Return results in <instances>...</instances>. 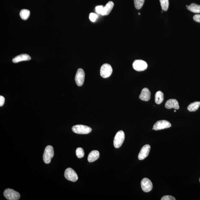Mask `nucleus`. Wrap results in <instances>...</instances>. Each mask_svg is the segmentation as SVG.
<instances>
[{
  "label": "nucleus",
  "instance_id": "obj_1",
  "mask_svg": "<svg viewBox=\"0 0 200 200\" xmlns=\"http://www.w3.org/2000/svg\"><path fill=\"white\" fill-rule=\"evenodd\" d=\"M54 155L53 147L50 145H48L45 148L43 154V160L45 163L46 164L50 163Z\"/></svg>",
  "mask_w": 200,
  "mask_h": 200
},
{
  "label": "nucleus",
  "instance_id": "obj_2",
  "mask_svg": "<svg viewBox=\"0 0 200 200\" xmlns=\"http://www.w3.org/2000/svg\"><path fill=\"white\" fill-rule=\"evenodd\" d=\"M72 130L74 133L79 134H87L91 133L92 129L89 126L78 124V125L73 126Z\"/></svg>",
  "mask_w": 200,
  "mask_h": 200
},
{
  "label": "nucleus",
  "instance_id": "obj_3",
  "mask_svg": "<svg viewBox=\"0 0 200 200\" xmlns=\"http://www.w3.org/2000/svg\"><path fill=\"white\" fill-rule=\"evenodd\" d=\"M4 196L7 200H18L20 199V194L18 192L11 189H7L4 191Z\"/></svg>",
  "mask_w": 200,
  "mask_h": 200
},
{
  "label": "nucleus",
  "instance_id": "obj_4",
  "mask_svg": "<svg viewBox=\"0 0 200 200\" xmlns=\"http://www.w3.org/2000/svg\"><path fill=\"white\" fill-rule=\"evenodd\" d=\"M112 67L109 64L105 63L102 65L100 70V74L103 78H107L110 77L112 73Z\"/></svg>",
  "mask_w": 200,
  "mask_h": 200
},
{
  "label": "nucleus",
  "instance_id": "obj_5",
  "mask_svg": "<svg viewBox=\"0 0 200 200\" xmlns=\"http://www.w3.org/2000/svg\"><path fill=\"white\" fill-rule=\"evenodd\" d=\"M124 133L122 131H120L116 133L114 141V146L116 148H119L122 146L124 141Z\"/></svg>",
  "mask_w": 200,
  "mask_h": 200
},
{
  "label": "nucleus",
  "instance_id": "obj_6",
  "mask_svg": "<svg viewBox=\"0 0 200 200\" xmlns=\"http://www.w3.org/2000/svg\"><path fill=\"white\" fill-rule=\"evenodd\" d=\"M65 176L67 180L72 182H76L78 180V176L75 171L71 168H68L66 169Z\"/></svg>",
  "mask_w": 200,
  "mask_h": 200
},
{
  "label": "nucleus",
  "instance_id": "obj_7",
  "mask_svg": "<svg viewBox=\"0 0 200 200\" xmlns=\"http://www.w3.org/2000/svg\"><path fill=\"white\" fill-rule=\"evenodd\" d=\"M133 66V69L139 72L144 71L148 67L146 62L141 60H135Z\"/></svg>",
  "mask_w": 200,
  "mask_h": 200
},
{
  "label": "nucleus",
  "instance_id": "obj_8",
  "mask_svg": "<svg viewBox=\"0 0 200 200\" xmlns=\"http://www.w3.org/2000/svg\"><path fill=\"white\" fill-rule=\"evenodd\" d=\"M171 124L169 122L166 120L158 121L154 124V129L155 131L170 128Z\"/></svg>",
  "mask_w": 200,
  "mask_h": 200
},
{
  "label": "nucleus",
  "instance_id": "obj_9",
  "mask_svg": "<svg viewBox=\"0 0 200 200\" xmlns=\"http://www.w3.org/2000/svg\"><path fill=\"white\" fill-rule=\"evenodd\" d=\"M85 78V73L84 70L80 68L77 71L75 76V80L79 86H81L84 84Z\"/></svg>",
  "mask_w": 200,
  "mask_h": 200
},
{
  "label": "nucleus",
  "instance_id": "obj_10",
  "mask_svg": "<svg viewBox=\"0 0 200 200\" xmlns=\"http://www.w3.org/2000/svg\"><path fill=\"white\" fill-rule=\"evenodd\" d=\"M141 186L143 191L145 192H150L153 188L152 183L149 179L144 178L141 182Z\"/></svg>",
  "mask_w": 200,
  "mask_h": 200
},
{
  "label": "nucleus",
  "instance_id": "obj_11",
  "mask_svg": "<svg viewBox=\"0 0 200 200\" xmlns=\"http://www.w3.org/2000/svg\"><path fill=\"white\" fill-rule=\"evenodd\" d=\"M150 150V145H144L141 149L140 152L138 156L139 160H142L146 158L149 155Z\"/></svg>",
  "mask_w": 200,
  "mask_h": 200
},
{
  "label": "nucleus",
  "instance_id": "obj_12",
  "mask_svg": "<svg viewBox=\"0 0 200 200\" xmlns=\"http://www.w3.org/2000/svg\"><path fill=\"white\" fill-rule=\"evenodd\" d=\"M165 107L167 109L174 108L175 109H178L180 108L178 102L175 99L167 100L165 103Z\"/></svg>",
  "mask_w": 200,
  "mask_h": 200
},
{
  "label": "nucleus",
  "instance_id": "obj_13",
  "mask_svg": "<svg viewBox=\"0 0 200 200\" xmlns=\"http://www.w3.org/2000/svg\"><path fill=\"white\" fill-rule=\"evenodd\" d=\"M151 93L150 90L147 88H143L139 96V99L143 101H148L150 98Z\"/></svg>",
  "mask_w": 200,
  "mask_h": 200
},
{
  "label": "nucleus",
  "instance_id": "obj_14",
  "mask_svg": "<svg viewBox=\"0 0 200 200\" xmlns=\"http://www.w3.org/2000/svg\"><path fill=\"white\" fill-rule=\"evenodd\" d=\"M31 59V57L28 54H22L16 56L12 59V62L14 63H17L23 61H28Z\"/></svg>",
  "mask_w": 200,
  "mask_h": 200
},
{
  "label": "nucleus",
  "instance_id": "obj_15",
  "mask_svg": "<svg viewBox=\"0 0 200 200\" xmlns=\"http://www.w3.org/2000/svg\"><path fill=\"white\" fill-rule=\"evenodd\" d=\"M114 7V3L112 1L109 2L103 7V11L101 15L102 16L107 15L110 14Z\"/></svg>",
  "mask_w": 200,
  "mask_h": 200
},
{
  "label": "nucleus",
  "instance_id": "obj_16",
  "mask_svg": "<svg viewBox=\"0 0 200 200\" xmlns=\"http://www.w3.org/2000/svg\"><path fill=\"white\" fill-rule=\"evenodd\" d=\"M99 152L97 150H94L90 152L88 156L89 162H92L95 161L99 157Z\"/></svg>",
  "mask_w": 200,
  "mask_h": 200
},
{
  "label": "nucleus",
  "instance_id": "obj_17",
  "mask_svg": "<svg viewBox=\"0 0 200 200\" xmlns=\"http://www.w3.org/2000/svg\"><path fill=\"white\" fill-rule=\"evenodd\" d=\"M188 10L195 13H200V5L195 3H192L189 6L186 5Z\"/></svg>",
  "mask_w": 200,
  "mask_h": 200
},
{
  "label": "nucleus",
  "instance_id": "obj_18",
  "mask_svg": "<svg viewBox=\"0 0 200 200\" xmlns=\"http://www.w3.org/2000/svg\"><path fill=\"white\" fill-rule=\"evenodd\" d=\"M200 106V102H195L188 106V110L190 112H195L198 110Z\"/></svg>",
  "mask_w": 200,
  "mask_h": 200
},
{
  "label": "nucleus",
  "instance_id": "obj_19",
  "mask_svg": "<svg viewBox=\"0 0 200 200\" xmlns=\"http://www.w3.org/2000/svg\"><path fill=\"white\" fill-rule=\"evenodd\" d=\"M163 100V94L161 91L156 92L155 95V102L157 104L161 103Z\"/></svg>",
  "mask_w": 200,
  "mask_h": 200
},
{
  "label": "nucleus",
  "instance_id": "obj_20",
  "mask_svg": "<svg viewBox=\"0 0 200 200\" xmlns=\"http://www.w3.org/2000/svg\"><path fill=\"white\" fill-rule=\"evenodd\" d=\"M30 12L28 9H24L20 11V16L23 20H26L29 18Z\"/></svg>",
  "mask_w": 200,
  "mask_h": 200
},
{
  "label": "nucleus",
  "instance_id": "obj_21",
  "mask_svg": "<svg viewBox=\"0 0 200 200\" xmlns=\"http://www.w3.org/2000/svg\"><path fill=\"white\" fill-rule=\"evenodd\" d=\"M162 10L166 11L168 10L169 6V0H159Z\"/></svg>",
  "mask_w": 200,
  "mask_h": 200
},
{
  "label": "nucleus",
  "instance_id": "obj_22",
  "mask_svg": "<svg viewBox=\"0 0 200 200\" xmlns=\"http://www.w3.org/2000/svg\"><path fill=\"white\" fill-rule=\"evenodd\" d=\"M134 1L135 6L137 9H140L144 4L145 0H134Z\"/></svg>",
  "mask_w": 200,
  "mask_h": 200
},
{
  "label": "nucleus",
  "instance_id": "obj_23",
  "mask_svg": "<svg viewBox=\"0 0 200 200\" xmlns=\"http://www.w3.org/2000/svg\"><path fill=\"white\" fill-rule=\"evenodd\" d=\"M76 154L77 157L79 158L84 157L85 155L84 150L81 148H78L76 149Z\"/></svg>",
  "mask_w": 200,
  "mask_h": 200
},
{
  "label": "nucleus",
  "instance_id": "obj_24",
  "mask_svg": "<svg viewBox=\"0 0 200 200\" xmlns=\"http://www.w3.org/2000/svg\"><path fill=\"white\" fill-rule=\"evenodd\" d=\"M98 17V15L95 13H91L89 15V19L92 22H95Z\"/></svg>",
  "mask_w": 200,
  "mask_h": 200
},
{
  "label": "nucleus",
  "instance_id": "obj_25",
  "mask_svg": "<svg viewBox=\"0 0 200 200\" xmlns=\"http://www.w3.org/2000/svg\"><path fill=\"white\" fill-rule=\"evenodd\" d=\"M161 200H176L175 198L172 196L165 195L162 198Z\"/></svg>",
  "mask_w": 200,
  "mask_h": 200
},
{
  "label": "nucleus",
  "instance_id": "obj_26",
  "mask_svg": "<svg viewBox=\"0 0 200 200\" xmlns=\"http://www.w3.org/2000/svg\"><path fill=\"white\" fill-rule=\"evenodd\" d=\"M103 7L102 6H98L96 7L95 9L96 12L98 14H101L102 12Z\"/></svg>",
  "mask_w": 200,
  "mask_h": 200
},
{
  "label": "nucleus",
  "instance_id": "obj_27",
  "mask_svg": "<svg viewBox=\"0 0 200 200\" xmlns=\"http://www.w3.org/2000/svg\"><path fill=\"white\" fill-rule=\"evenodd\" d=\"M193 19L195 22L200 23V15H195L193 17Z\"/></svg>",
  "mask_w": 200,
  "mask_h": 200
},
{
  "label": "nucleus",
  "instance_id": "obj_28",
  "mask_svg": "<svg viewBox=\"0 0 200 200\" xmlns=\"http://www.w3.org/2000/svg\"><path fill=\"white\" fill-rule=\"evenodd\" d=\"M5 99L3 96H0V107L3 106L5 103Z\"/></svg>",
  "mask_w": 200,
  "mask_h": 200
},
{
  "label": "nucleus",
  "instance_id": "obj_29",
  "mask_svg": "<svg viewBox=\"0 0 200 200\" xmlns=\"http://www.w3.org/2000/svg\"><path fill=\"white\" fill-rule=\"evenodd\" d=\"M174 112H176V110H174Z\"/></svg>",
  "mask_w": 200,
  "mask_h": 200
},
{
  "label": "nucleus",
  "instance_id": "obj_30",
  "mask_svg": "<svg viewBox=\"0 0 200 200\" xmlns=\"http://www.w3.org/2000/svg\"><path fill=\"white\" fill-rule=\"evenodd\" d=\"M139 14V15H140V13H139V14Z\"/></svg>",
  "mask_w": 200,
  "mask_h": 200
},
{
  "label": "nucleus",
  "instance_id": "obj_31",
  "mask_svg": "<svg viewBox=\"0 0 200 200\" xmlns=\"http://www.w3.org/2000/svg\"><path fill=\"white\" fill-rule=\"evenodd\" d=\"M199 181H200V178L199 179Z\"/></svg>",
  "mask_w": 200,
  "mask_h": 200
}]
</instances>
